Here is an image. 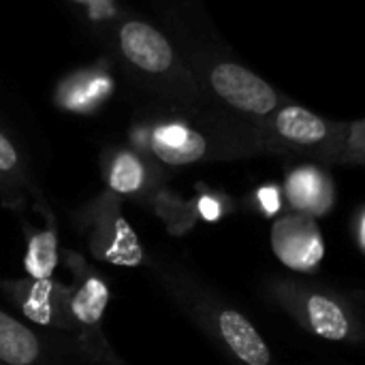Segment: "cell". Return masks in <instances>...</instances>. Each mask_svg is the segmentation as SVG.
<instances>
[{
    "mask_svg": "<svg viewBox=\"0 0 365 365\" xmlns=\"http://www.w3.org/2000/svg\"><path fill=\"white\" fill-rule=\"evenodd\" d=\"M165 299L210 342L227 365H276L272 349L250 317L188 261L171 255L145 259Z\"/></svg>",
    "mask_w": 365,
    "mask_h": 365,
    "instance_id": "1",
    "label": "cell"
},
{
    "mask_svg": "<svg viewBox=\"0 0 365 365\" xmlns=\"http://www.w3.org/2000/svg\"><path fill=\"white\" fill-rule=\"evenodd\" d=\"M43 210V222L41 227H26V255H24V272L26 278L45 280L53 278L56 267L60 265V233H58V220L53 218L51 210L41 201Z\"/></svg>",
    "mask_w": 365,
    "mask_h": 365,
    "instance_id": "9",
    "label": "cell"
},
{
    "mask_svg": "<svg viewBox=\"0 0 365 365\" xmlns=\"http://www.w3.org/2000/svg\"><path fill=\"white\" fill-rule=\"evenodd\" d=\"M60 257L73 274V284H68L71 334L103 364L128 365L113 351L103 327L107 306L111 304V287L107 278L79 252L62 250Z\"/></svg>",
    "mask_w": 365,
    "mask_h": 365,
    "instance_id": "3",
    "label": "cell"
},
{
    "mask_svg": "<svg viewBox=\"0 0 365 365\" xmlns=\"http://www.w3.org/2000/svg\"><path fill=\"white\" fill-rule=\"evenodd\" d=\"M349 237L353 240L359 255H365V207L359 205L349 220Z\"/></svg>",
    "mask_w": 365,
    "mask_h": 365,
    "instance_id": "19",
    "label": "cell"
},
{
    "mask_svg": "<svg viewBox=\"0 0 365 365\" xmlns=\"http://www.w3.org/2000/svg\"><path fill=\"white\" fill-rule=\"evenodd\" d=\"M68 291L71 287L56 278H0V293L15 308L17 319L47 331L71 334Z\"/></svg>",
    "mask_w": 365,
    "mask_h": 365,
    "instance_id": "6",
    "label": "cell"
},
{
    "mask_svg": "<svg viewBox=\"0 0 365 365\" xmlns=\"http://www.w3.org/2000/svg\"><path fill=\"white\" fill-rule=\"evenodd\" d=\"M148 203L165 225L167 233L173 237L186 235L199 222L195 212V201H182L180 197L169 192H154Z\"/></svg>",
    "mask_w": 365,
    "mask_h": 365,
    "instance_id": "15",
    "label": "cell"
},
{
    "mask_svg": "<svg viewBox=\"0 0 365 365\" xmlns=\"http://www.w3.org/2000/svg\"><path fill=\"white\" fill-rule=\"evenodd\" d=\"M272 244L276 257L297 272H314L325 252L317 220L297 212L280 216L274 222Z\"/></svg>",
    "mask_w": 365,
    "mask_h": 365,
    "instance_id": "7",
    "label": "cell"
},
{
    "mask_svg": "<svg viewBox=\"0 0 365 365\" xmlns=\"http://www.w3.org/2000/svg\"><path fill=\"white\" fill-rule=\"evenodd\" d=\"M284 207V195L282 188L276 184H265L255 192V210L265 216V218H276L278 214H282Z\"/></svg>",
    "mask_w": 365,
    "mask_h": 365,
    "instance_id": "18",
    "label": "cell"
},
{
    "mask_svg": "<svg viewBox=\"0 0 365 365\" xmlns=\"http://www.w3.org/2000/svg\"><path fill=\"white\" fill-rule=\"evenodd\" d=\"M261 289L274 306L287 312L308 334L327 342H364L365 323L359 293L353 295L299 276H269Z\"/></svg>",
    "mask_w": 365,
    "mask_h": 365,
    "instance_id": "2",
    "label": "cell"
},
{
    "mask_svg": "<svg viewBox=\"0 0 365 365\" xmlns=\"http://www.w3.org/2000/svg\"><path fill=\"white\" fill-rule=\"evenodd\" d=\"M120 47L124 56L148 73H163L173 62V49L169 41L143 21H128L120 30Z\"/></svg>",
    "mask_w": 365,
    "mask_h": 365,
    "instance_id": "10",
    "label": "cell"
},
{
    "mask_svg": "<svg viewBox=\"0 0 365 365\" xmlns=\"http://www.w3.org/2000/svg\"><path fill=\"white\" fill-rule=\"evenodd\" d=\"M284 192L293 212L310 218L323 216L334 205V186L327 175L314 167L295 169L287 180Z\"/></svg>",
    "mask_w": 365,
    "mask_h": 365,
    "instance_id": "12",
    "label": "cell"
},
{
    "mask_svg": "<svg viewBox=\"0 0 365 365\" xmlns=\"http://www.w3.org/2000/svg\"><path fill=\"white\" fill-rule=\"evenodd\" d=\"M105 182L109 188V195L122 199H137L148 197L150 192V178L143 160L133 152H118L105 171Z\"/></svg>",
    "mask_w": 365,
    "mask_h": 365,
    "instance_id": "13",
    "label": "cell"
},
{
    "mask_svg": "<svg viewBox=\"0 0 365 365\" xmlns=\"http://www.w3.org/2000/svg\"><path fill=\"white\" fill-rule=\"evenodd\" d=\"M195 201V212L199 222H220L225 216L231 214V201L227 197H220L216 192H201Z\"/></svg>",
    "mask_w": 365,
    "mask_h": 365,
    "instance_id": "17",
    "label": "cell"
},
{
    "mask_svg": "<svg viewBox=\"0 0 365 365\" xmlns=\"http://www.w3.org/2000/svg\"><path fill=\"white\" fill-rule=\"evenodd\" d=\"M276 133L280 139L299 145V148H314L327 141L329 126L304 107H284L276 115Z\"/></svg>",
    "mask_w": 365,
    "mask_h": 365,
    "instance_id": "14",
    "label": "cell"
},
{
    "mask_svg": "<svg viewBox=\"0 0 365 365\" xmlns=\"http://www.w3.org/2000/svg\"><path fill=\"white\" fill-rule=\"evenodd\" d=\"M0 365H4V364H2V361H0Z\"/></svg>",
    "mask_w": 365,
    "mask_h": 365,
    "instance_id": "21",
    "label": "cell"
},
{
    "mask_svg": "<svg viewBox=\"0 0 365 365\" xmlns=\"http://www.w3.org/2000/svg\"><path fill=\"white\" fill-rule=\"evenodd\" d=\"M210 79H212V88L220 98H225L229 105L246 113L267 115L278 107V96L269 88V83H265L261 77L250 73L246 66L233 62L218 64L212 71Z\"/></svg>",
    "mask_w": 365,
    "mask_h": 365,
    "instance_id": "8",
    "label": "cell"
},
{
    "mask_svg": "<svg viewBox=\"0 0 365 365\" xmlns=\"http://www.w3.org/2000/svg\"><path fill=\"white\" fill-rule=\"evenodd\" d=\"M0 361L4 365H107L73 334L32 327L2 308Z\"/></svg>",
    "mask_w": 365,
    "mask_h": 365,
    "instance_id": "4",
    "label": "cell"
},
{
    "mask_svg": "<svg viewBox=\"0 0 365 365\" xmlns=\"http://www.w3.org/2000/svg\"><path fill=\"white\" fill-rule=\"evenodd\" d=\"M75 222L96 261L120 267L145 265L148 252L133 225L124 216L118 197L107 192L105 197L92 201L79 212Z\"/></svg>",
    "mask_w": 365,
    "mask_h": 365,
    "instance_id": "5",
    "label": "cell"
},
{
    "mask_svg": "<svg viewBox=\"0 0 365 365\" xmlns=\"http://www.w3.org/2000/svg\"><path fill=\"white\" fill-rule=\"evenodd\" d=\"M365 124L361 120L353 122L351 130H349V141H346V148H349V154L355 158V160H364L365 152Z\"/></svg>",
    "mask_w": 365,
    "mask_h": 365,
    "instance_id": "20",
    "label": "cell"
},
{
    "mask_svg": "<svg viewBox=\"0 0 365 365\" xmlns=\"http://www.w3.org/2000/svg\"><path fill=\"white\" fill-rule=\"evenodd\" d=\"M26 184L21 182V158L17 148L6 139V135L0 133V197L9 205H17L15 201V190L24 188Z\"/></svg>",
    "mask_w": 365,
    "mask_h": 365,
    "instance_id": "16",
    "label": "cell"
},
{
    "mask_svg": "<svg viewBox=\"0 0 365 365\" xmlns=\"http://www.w3.org/2000/svg\"><path fill=\"white\" fill-rule=\"evenodd\" d=\"M152 152L158 160L173 167L195 165L207 156V139L184 124H165L152 133Z\"/></svg>",
    "mask_w": 365,
    "mask_h": 365,
    "instance_id": "11",
    "label": "cell"
}]
</instances>
